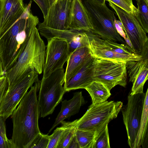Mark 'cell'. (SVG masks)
Returning <instances> with one entry per match:
<instances>
[{"mask_svg":"<svg viewBox=\"0 0 148 148\" xmlns=\"http://www.w3.org/2000/svg\"><path fill=\"white\" fill-rule=\"evenodd\" d=\"M40 81L35 82L22 99L11 115L13 123L11 139L12 148H28L40 132L38 125L40 109L37 96Z\"/></svg>","mask_w":148,"mask_h":148,"instance_id":"obj_1","label":"cell"},{"mask_svg":"<svg viewBox=\"0 0 148 148\" xmlns=\"http://www.w3.org/2000/svg\"><path fill=\"white\" fill-rule=\"evenodd\" d=\"M32 1L23 13L0 38V60L5 72L16 63L25 47L38 17L31 12Z\"/></svg>","mask_w":148,"mask_h":148,"instance_id":"obj_2","label":"cell"},{"mask_svg":"<svg viewBox=\"0 0 148 148\" xmlns=\"http://www.w3.org/2000/svg\"><path fill=\"white\" fill-rule=\"evenodd\" d=\"M46 47L36 27L33 29L25 48L15 64L5 72L9 87L31 72L38 74L43 71Z\"/></svg>","mask_w":148,"mask_h":148,"instance_id":"obj_3","label":"cell"},{"mask_svg":"<svg viewBox=\"0 0 148 148\" xmlns=\"http://www.w3.org/2000/svg\"><path fill=\"white\" fill-rule=\"evenodd\" d=\"M91 26V32L103 39L125 44L117 32L114 25L116 18L114 12L105 3H101L91 0H81Z\"/></svg>","mask_w":148,"mask_h":148,"instance_id":"obj_4","label":"cell"},{"mask_svg":"<svg viewBox=\"0 0 148 148\" xmlns=\"http://www.w3.org/2000/svg\"><path fill=\"white\" fill-rule=\"evenodd\" d=\"M123 105L121 101H113L92 104L83 116L76 120V128L92 131L96 135L106 124L117 116Z\"/></svg>","mask_w":148,"mask_h":148,"instance_id":"obj_5","label":"cell"},{"mask_svg":"<svg viewBox=\"0 0 148 148\" xmlns=\"http://www.w3.org/2000/svg\"><path fill=\"white\" fill-rule=\"evenodd\" d=\"M65 72L63 68L56 70L40 81L38 101L40 116L52 114L61 101L66 92L62 85L64 83Z\"/></svg>","mask_w":148,"mask_h":148,"instance_id":"obj_6","label":"cell"},{"mask_svg":"<svg viewBox=\"0 0 148 148\" xmlns=\"http://www.w3.org/2000/svg\"><path fill=\"white\" fill-rule=\"evenodd\" d=\"M109 5L116 12L121 22L126 36L135 53L143 57L148 56V38L134 13H128L110 1Z\"/></svg>","mask_w":148,"mask_h":148,"instance_id":"obj_7","label":"cell"},{"mask_svg":"<svg viewBox=\"0 0 148 148\" xmlns=\"http://www.w3.org/2000/svg\"><path fill=\"white\" fill-rule=\"evenodd\" d=\"M127 75L126 62L97 58L94 81L102 83L110 91L117 85L125 87Z\"/></svg>","mask_w":148,"mask_h":148,"instance_id":"obj_8","label":"cell"},{"mask_svg":"<svg viewBox=\"0 0 148 148\" xmlns=\"http://www.w3.org/2000/svg\"><path fill=\"white\" fill-rule=\"evenodd\" d=\"M146 92L127 97V102L121 108L127 131L128 144L134 148L142 117Z\"/></svg>","mask_w":148,"mask_h":148,"instance_id":"obj_9","label":"cell"},{"mask_svg":"<svg viewBox=\"0 0 148 148\" xmlns=\"http://www.w3.org/2000/svg\"><path fill=\"white\" fill-rule=\"evenodd\" d=\"M38 74L34 71L8 87L0 104V116L6 119L10 116L34 83L38 81Z\"/></svg>","mask_w":148,"mask_h":148,"instance_id":"obj_10","label":"cell"},{"mask_svg":"<svg viewBox=\"0 0 148 148\" xmlns=\"http://www.w3.org/2000/svg\"><path fill=\"white\" fill-rule=\"evenodd\" d=\"M46 57L43 77L46 78L63 68L70 55L69 46L63 39L53 38L47 39Z\"/></svg>","mask_w":148,"mask_h":148,"instance_id":"obj_11","label":"cell"},{"mask_svg":"<svg viewBox=\"0 0 148 148\" xmlns=\"http://www.w3.org/2000/svg\"><path fill=\"white\" fill-rule=\"evenodd\" d=\"M73 0H57L48 9L41 25L51 29L66 30L69 29Z\"/></svg>","mask_w":148,"mask_h":148,"instance_id":"obj_12","label":"cell"},{"mask_svg":"<svg viewBox=\"0 0 148 148\" xmlns=\"http://www.w3.org/2000/svg\"><path fill=\"white\" fill-rule=\"evenodd\" d=\"M37 29L39 33L47 39L53 38L66 40L69 46L70 55L76 50L88 46V38L87 32L68 29L59 30L42 26L39 23Z\"/></svg>","mask_w":148,"mask_h":148,"instance_id":"obj_13","label":"cell"},{"mask_svg":"<svg viewBox=\"0 0 148 148\" xmlns=\"http://www.w3.org/2000/svg\"><path fill=\"white\" fill-rule=\"evenodd\" d=\"M126 66L129 81L133 84L130 94L143 93L144 85L148 78V56L139 60L128 61Z\"/></svg>","mask_w":148,"mask_h":148,"instance_id":"obj_14","label":"cell"},{"mask_svg":"<svg viewBox=\"0 0 148 148\" xmlns=\"http://www.w3.org/2000/svg\"><path fill=\"white\" fill-rule=\"evenodd\" d=\"M87 33L88 38V48L92 56L97 58L126 63L129 61L139 60L132 57L115 53L103 39L90 32Z\"/></svg>","mask_w":148,"mask_h":148,"instance_id":"obj_15","label":"cell"},{"mask_svg":"<svg viewBox=\"0 0 148 148\" xmlns=\"http://www.w3.org/2000/svg\"><path fill=\"white\" fill-rule=\"evenodd\" d=\"M96 60L97 58L90 54L78 71L64 83V87L66 92L78 89H85L94 81L93 76Z\"/></svg>","mask_w":148,"mask_h":148,"instance_id":"obj_16","label":"cell"},{"mask_svg":"<svg viewBox=\"0 0 148 148\" xmlns=\"http://www.w3.org/2000/svg\"><path fill=\"white\" fill-rule=\"evenodd\" d=\"M0 16V38L21 17L27 5L23 0H3Z\"/></svg>","mask_w":148,"mask_h":148,"instance_id":"obj_17","label":"cell"},{"mask_svg":"<svg viewBox=\"0 0 148 148\" xmlns=\"http://www.w3.org/2000/svg\"><path fill=\"white\" fill-rule=\"evenodd\" d=\"M86 102L82 96V91L75 92L72 98L69 100L65 99L62 101L61 110L48 133H50L64 119L77 113L81 106Z\"/></svg>","mask_w":148,"mask_h":148,"instance_id":"obj_18","label":"cell"},{"mask_svg":"<svg viewBox=\"0 0 148 148\" xmlns=\"http://www.w3.org/2000/svg\"><path fill=\"white\" fill-rule=\"evenodd\" d=\"M69 29L91 32L90 24L81 0H73Z\"/></svg>","mask_w":148,"mask_h":148,"instance_id":"obj_19","label":"cell"},{"mask_svg":"<svg viewBox=\"0 0 148 148\" xmlns=\"http://www.w3.org/2000/svg\"><path fill=\"white\" fill-rule=\"evenodd\" d=\"M90 55L88 48L83 47L76 50L69 55L66 61L64 83L75 75Z\"/></svg>","mask_w":148,"mask_h":148,"instance_id":"obj_20","label":"cell"},{"mask_svg":"<svg viewBox=\"0 0 148 148\" xmlns=\"http://www.w3.org/2000/svg\"><path fill=\"white\" fill-rule=\"evenodd\" d=\"M148 89L146 92L143 110L134 148H147L148 145Z\"/></svg>","mask_w":148,"mask_h":148,"instance_id":"obj_21","label":"cell"},{"mask_svg":"<svg viewBox=\"0 0 148 148\" xmlns=\"http://www.w3.org/2000/svg\"><path fill=\"white\" fill-rule=\"evenodd\" d=\"M89 94L92 104H98L107 101L111 94L108 88L102 83L93 81L85 89Z\"/></svg>","mask_w":148,"mask_h":148,"instance_id":"obj_22","label":"cell"},{"mask_svg":"<svg viewBox=\"0 0 148 148\" xmlns=\"http://www.w3.org/2000/svg\"><path fill=\"white\" fill-rule=\"evenodd\" d=\"M76 120L72 122L62 121L61 123L64 130L56 148H67L69 143L75 134L77 129Z\"/></svg>","mask_w":148,"mask_h":148,"instance_id":"obj_23","label":"cell"},{"mask_svg":"<svg viewBox=\"0 0 148 148\" xmlns=\"http://www.w3.org/2000/svg\"><path fill=\"white\" fill-rule=\"evenodd\" d=\"M137 8L134 5V14L145 32L148 33V4L143 0H136Z\"/></svg>","mask_w":148,"mask_h":148,"instance_id":"obj_24","label":"cell"},{"mask_svg":"<svg viewBox=\"0 0 148 148\" xmlns=\"http://www.w3.org/2000/svg\"><path fill=\"white\" fill-rule=\"evenodd\" d=\"M75 134L79 148H92L96 136L95 132L77 128Z\"/></svg>","mask_w":148,"mask_h":148,"instance_id":"obj_25","label":"cell"},{"mask_svg":"<svg viewBox=\"0 0 148 148\" xmlns=\"http://www.w3.org/2000/svg\"><path fill=\"white\" fill-rule=\"evenodd\" d=\"M108 124L96 135L92 148H110Z\"/></svg>","mask_w":148,"mask_h":148,"instance_id":"obj_26","label":"cell"},{"mask_svg":"<svg viewBox=\"0 0 148 148\" xmlns=\"http://www.w3.org/2000/svg\"><path fill=\"white\" fill-rule=\"evenodd\" d=\"M6 119L0 116V148H12L11 139H9L6 134Z\"/></svg>","mask_w":148,"mask_h":148,"instance_id":"obj_27","label":"cell"},{"mask_svg":"<svg viewBox=\"0 0 148 148\" xmlns=\"http://www.w3.org/2000/svg\"><path fill=\"white\" fill-rule=\"evenodd\" d=\"M49 140V136L40 132L32 140L28 148H47Z\"/></svg>","mask_w":148,"mask_h":148,"instance_id":"obj_28","label":"cell"},{"mask_svg":"<svg viewBox=\"0 0 148 148\" xmlns=\"http://www.w3.org/2000/svg\"><path fill=\"white\" fill-rule=\"evenodd\" d=\"M64 130V127L57 128L51 135L49 136V142L47 148H56Z\"/></svg>","mask_w":148,"mask_h":148,"instance_id":"obj_29","label":"cell"},{"mask_svg":"<svg viewBox=\"0 0 148 148\" xmlns=\"http://www.w3.org/2000/svg\"><path fill=\"white\" fill-rule=\"evenodd\" d=\"M106 1H110L128 13L132 12L134 5H132L127 0H106Z\"/></svg>","mask_w":148,"mask_h":148,"instance_id":"obj_30","label":"cell"},{"mask_svg":"<svg viewBox=\"0 0 148 148\" xmlns=\"http://www.w3.org/2000/svg\"><path fill=\"white\" fill-rule=\"evenodd\" d=\"M41 10L44 18L47 15L49 7L48 0H33Z\"/></svg>","mask_w":148,"mask_h":148,"instance_id":"obj_31","label":"cell"},{"mask_svg":"<svg viewBox=\"0 0 148 148\" xmlns=\"http://www.w3.org/2000/svg\"><path fill=\"white\" fill-rule=\"evenodd\" d=\"M114 25L116 31L119 35L124 39L125 38L126 35L123 30L122 24L120 21L117 20L116 18L114 19Z\"/></svg>","mask_w":148,"mask_h":148,"instance_id":"obj_32","label":"cell"},{"mask_svg":"<svg viewBox=\"0 0 148 148\" xmlns=\"http://www.w3.org/2000/svg\"><path fill=\"white\" fill-rule=\"evenodd\" d=\"M67 148H79L75 134L71 139Z\"/></svg>","mask_w":148,"mask_h":148,"instance_id":"obj_33","label":"cell"},{"mask_svg":"<svg viewBox=\"0 0 148 148\" xmlns=\"http://www.w3.org/2000/svg\"><path fill=\"white\" fill-rule=\"evenodd\" d=\"M8 85L7 79L5 75L0 77V91L5 86Z\"/></svg>","mask_w":148,"mask_h":148,"instance_id":"obj_34","label":"cell"},{"mask_svg":"<svg viewBox=\"0 0 148 148\" xmlns=\"http://www.w3.org/2000/svg\"><path fill=\"white\" fill-rule=\"evenodd\" d=\"M124 39L125 42V44L127 45L132 49L134 53H136L130 40L128 38V37L126 36L125 38Z\"/></svg>","mask_w":148,"mask_h":148,"instance_id":"obj_35","label":"cell"},{"mask_svg":"<svg viewBox=\"0 0 148 148\" xmlns=\"http://www.w3.org/2000/svg\"><path fill=\"white\" fill-rule=\"evenodd\" d=\"M8 86V85L6 86L0 91V104L3 96L7 89Z\"/></svg>","mask_w":148,"mask_h":148,"instance_id":"obj_36","label":"cell"},{"mask_svg":"<svg viewBox=\"0 0 148 148\" xmlns=\"http://www.w3.org/2000/svg\"><path fill=\"white\" fill-rule=\"evenodd\" d=\"M5 75V72L3 70L2 63L0 60V77Z\"/></svg>","mask_w":148,"mask_h":148,"instance_id":"obj_37","label":"cell"},{"mask_svg":"<svg viewBox=\"0 0 148 148\" xmlns=\"http://www.w3.org/2000/svg\"><path fill=\"white\" fill-rule=\"evenodd\" d=\"M49 7L52 5L56 1V0H48Z\"/></svg>","mask_w":148,"mask_h":148,"instance_id":"obj_38","label":"cell"},{"mask_svg":"<svg viewBox=\"0 0 148 148\" xmlns=\"http://www.w3.org/2000/svg\"><path fill=\"white\" fill-rule=\"evenodd\" d=\"M92 1H93L101 3H105V1L106 0H91Z\"/></svg>","mask_w":148,"mask_h":148,"instance_id":"obj_39","label":"cell"},{"mask_svg":"<svg viewBox=\"0 0 148 148\" xmlns=\"http://www.w3.org/2000/svg\"><path fill=\"white\" fill-rule=\"evenodd\" d=\"M3 0H0V16L3 5Z\"/></svg>","mask_w":148,"mask_h":148,"instance_id":"obj_40","label":"cell"},{"mask_svg":"<svg viewBox=\"0 0 148 148\" xmlns=\"http://www.w3.org/2000/svg\"><path fill=\"white\" fill-rule=\"evenodd\" d=\"M131 3V4L133 5V3L132 1L133 0H127Z\"/></svg>","mask_w":148,"mask_h":148,"instance_id":"obj_41","label":"cell"},{"mask_svg":"<svg viewBox=\"0 0 148 148\" xmlns=\"http://www.w3.org/2000/svg\"><path fill=\"white\" fill-rule=\"evenodd\" d=\"M144 0L148 4V0Z\"/></svg>","mask_w":148,"mask_h":148,"instance_id":"obj_42","label":"cell"}]
</instances>
